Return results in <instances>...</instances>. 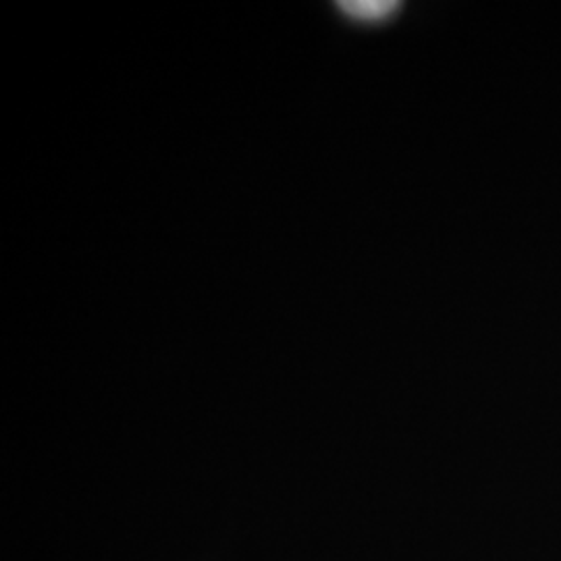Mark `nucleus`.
<instances>
[{
  "mask_svg": "<svg viewBox=\"0 0 561 561\" xmlns=\"http://www.w3.org/2000/svg\"><path fill=\"white\" fill-rule=\"evenodd\" d=\"M341 15L362 25L387 23L401 9L400 2L393 0H343L337 2Z\"/></svg>",
  "mask_w": 561,
  "mask_h": 561,
  "instance_id": "nucleus-1",
  "label": "nucleus"
}]
</instances>
